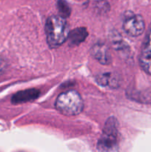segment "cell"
I'll return each mask as SVG.
<instances>
[{
    "instance_id": "cell-1",
    "label": "cell",
    "mask_w": 151,
    "mask_h": 152,
    "mask_svg": "<svg viewBox=\"0 0 151 152\" xmlns=\"http://www.w3.org/2000/svg\"><path fill=\"white\" fill-rule=\"evenodd\" d=\"M47 42L51 48L62 45L68 39L70 31L65 19L58 16H51L45 24Z\"/></svg>"
},
{
    "instance_id": "cell-2",
    "label": "cell",
    "mask_w": 151,
    "mask_h": 152,
    "mask_svg": "<svg viewBox=\"0 0 151 152\" xmlns=\"http://www.w3.org/2000/svg\"><path fill=\"white\" fill-rule=\"evenodd\" d=\"M56 108L65 116L79 114L84 108V103L79 94L74 90L62 93L56 101Z\"/></svg>"
},
{
    "instance_id": "cell-3",
    "label": "cell",
    "mask_w": 151,
    "mask_h": 152,
    "mask_svg": "<svg viewBox=\"0 0 151 152\" xmlns=\"http://www.w3.org/2000/svg\"><path fill=\"white\" fill-rule=\"evenodd\" d=\"M118 123L115 117H109L105 123L103 133L99 140L97 148L100 152H110L117 146Z\"/></svg>"
},
{
    "instance_id": "cell-4",
    "label": "cell",
    "mask_w": 151,
    "mask_h": 152,
    "mask_svg": "<svg viewBox=\"0 0 151 152\" xmlns=\"http://www.w3.org/2000/svg\"><path fill=\"white\" fill-rule=\"evenodd\" d=\"M123 29L131 37H139L145 29L144 20L141 15L130 14L124 20Z\"/></svg>"
},
{
    "instance_id": "cell-5",
    "label": "cell",
    "mask_w": 151,
    "mask_h": 152,
    "mask_svg": "<svg viewBox=\"0 0 151 152\" xmlns=\"http://www.w3.org/2000/svg\"><path fill=\"white\" fill-rule=\"evenodd\" d=\"M91 54L102 65H108L112 62V56L109 48L103 43L95 44L91 48Z\"/></svg>"
},
{
    "instance_id": "cell-6",
    "label": "cell",
    "mask_w": 151,
    "mask_h": 152,
    "mask_svg": "<svg viewBox=\"0 0 151 152\" xmlns=\"http://www.w3.org/2000/svg\"><path fill=\"white\" fill-rule=\"evenodd\" d=\"M40 91L37 89L30 88L21 91L15 94L11 98V102L13 104H20L35 100L39 96Z\"/></svg>"
},
{
    "instance_id": "cell-7",
    "label": "cell",
    "mask_w": 151,
    "mask_h": 152,
    "mask_svg": "<svg viewBox=\"0 0 151 152\" xmlns=\"http://www.w3.org/2000/svg\"><path fill=\"white\" fill-rule=\"evenodd\" d=\"M96 82L100 86L115 88L119 85V80L116 75L110 72H105L99 74L96 78Z\"/></svg>"
},
{
    "instance_id": "cell-8",
    "label": "cell",
    "mask_w": 151,
    "mask_h": 152,
    "mask_svg": "<svg viewBox=\"0 0 151 152\" xmlns=\"http://www.w3.org/2000/svg\"><path fill=\"white\" fill-rule=\"evenodd\" d=\"M88 36V32L85 28H77L70 31L68 39L69 45L75 47L78 45L86 39Z\"/></svg>"
},
{
    "instance_id": "cell-9",
    "label": "cell",
    "mask_w": 151,
    "mask_h": 152,
    "mask_svg": "<svg viewBox=\"0 0 151 152\" xmlns=\"http://www.w3.org/2000/svg\"><path fill=\"white\" fill-rule=\"evenodd\" d=\"M59 16L63 19L69 17L71 13V9L69 4L65 0H58L56 3Z\"/></svg>"
},
{
    "instance_id": "cell-10",
    "label": "cell",
    "mask_w": 151,
    "mask_h": 152,
    "mask_svg": "<svg viewBox=\"0 0 151 152\" xmlns=\"http://www.w3.org/2000/svg\"><path fill=\"white\" fill-rule=\"evenodd\" d=\"M111 43H112V45L113 46L114 48L116 50H125L127 48V45H126L125 42L122 39V38L121 37L120 34H118V33H115V34H111Z\"/></svg>"
},
{
    "instance_id": "cell-11",
    "label": "cell",
    "mask_w": 151,
    "mask_h": 152,
    "mask_svg": "<svg viewBox=\"0 0 151 152\" xmlns=\"http://www.w3.org/2000/svg\"><path fill=\"white\" fill-rule=\"evenodd\" d=\"M141 55L146 56H151V24L148 29L147 34L144 39V42L142 45Z\"/></svg>"
},
{
    "instance_id": "cell-12",
    "label": "cell",
    "mask_w": 151,
    "mask_h": 152,
    "mask_svg": "<svg viewBox=\"0 0 151 152\" xmlns=\"http://www.w3.org/2000/svg\"><path fill=\"white\" fill-rule=\"evenodd\" d=\"M139 63L141 68L145 73L151 76V56H146L140 55Z\"/></svg>"
},
{
    "instance_id": "cell-13",
    "label": "cell",
    "mask_w": 151,
    "mask_h": 152,
    "mask_svg": "<svg viewBox=\"0 0 151 152\" xmlns=\"http://www.w3.org/2000/svg\"><path fill=\"white\" fill-rule=\"evenodd\" d=\"M95 8L99 13H105L110 10V5L105 0H98L95 4Z\"/></svg>"
},
{
    "instance_id": "cell-14",
    "label": "cell",
    "mask_w": 151,
    "mask_h": 152,
    "mask_svg": "<svg viewBox=\"0 0 151 152\" xmlns=\"http://www.w3.org/2000/svg\"><path fill=\"white\" fill-rule=\"evenodd\" d=\"M6 67H7V62H6L5 59L0 56V74L5 70Z\"/></svg>"
}]
</instances>
